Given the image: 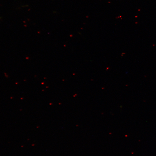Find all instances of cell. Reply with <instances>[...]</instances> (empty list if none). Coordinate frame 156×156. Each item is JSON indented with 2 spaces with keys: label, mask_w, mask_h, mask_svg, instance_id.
<instances>
[]
</instances>
